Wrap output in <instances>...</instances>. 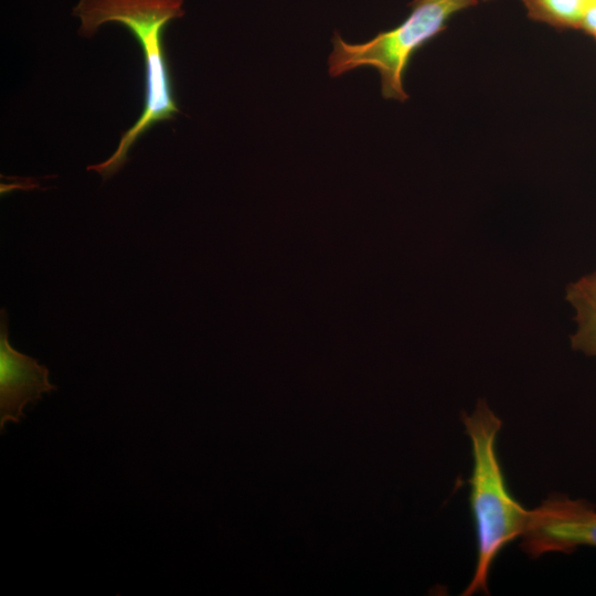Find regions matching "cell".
Listing matches in <instances>:
<instances>
[{"instance_id": "7a4b0ae2", "label": "cell", "mask_w": 596, "mask_h": 596, "mask_svg": "<svg viewBox=\"0 0 596 596\" xmlns=\"http://www.w3.org/2000/svg\"><path fill=\"white\" fill-rule=\"evenodd\" d=\"M462 424L470 438L472 471L469 479V502L477 535V563L472 578L461 595L488 594V576L499 553L522 536L526 510L509 491L497 454L501 419L486 400H478L470 414H462Z\"/></svg>"}, {"instance_id": "ba28073f", "label": "cell", "mask_w": 596, "mask_h": 596, "mask_svg": "<svg viewBox=\"0 0 596 596\" xmlns=\"http://www.w3.org/2000/svg\"><path fill=\"white\" fill-rule=\"evenodd\" d=\"M596 41V0H592L585 11L579 29Z\"/></svg>"}, {"instance_id": "8992f818", "label": "cell", "mask_w": 596, "mask_h": 596, "mask_svg": "<svg viewBox=\"0 0 596 596\" xmlns=\"http://www.w3.org/2000/svg\"><path fill=\"white\" fill-rule=\"evenodd\" d=\"M566 299L576 311L577 330L571 337L573 349L596 358V270L570 284Z\"/></svg>"}, {"instance_id": "6da1fadb", "label": "cell", "mask_w": 596, "mask_h": 596, "mask_svg": "<svg viewBox=\"0 0 596 596\" xmlns=\"http://www.w3.org/2000/svg\"><path fill=\"white\" fill-rule=\"evenodd\" d=\"M183 0H79L74 15L81 20L78 33L93 35L102 24L125 25L138 40L145 60V106L139 119L126 130L116 151L104 162L88 166L104 180L118 172L128 152L152 125L173 119L180 113L173 94L162 34L168 23L184 15Z\"/></svg>"}, {"instance_id": "9c48e42d", "label": "cell", "mask_w": 596, "mask_h": 596, "mask_svg": "<svg viewBox=\"0 0 596 596\" xmlns=\"http://www.w3.org/2000/svg\"><path fill=\"white\" fill-rule=\"evenodd\" d=\"M483 1H490V0H483Z\"/></svg>"}, {"instance_id": "277c9868", "label": "cell", "mask_w": 596, "mask_h": 596, "mask_svg": "<svg viewBox=\"0 0 596 596\" xmlns=\"http://www.w3.org/2000/svg\"><path fill=\"white\" fill-rule=\"evenodd\" d=\"M521 549L536 558L547 553L571 554L581 546L596 547V505L585 499L550 494L529 510Z\"/></svg>"}, {"instance_id": "3957f363", "label": "cell", "mask_w": 596, "mask_h": 596, "mask_svg": "<svg viewBox=\"0 0 596 596\" xmlns=\"http://www.w3.org/2000/svg\"><path fill=\"white\" fill-rule=\"evenodd\" d=\"M476 4L477 0H413L411 13L401 24L368 42L351 44L336 33L329 74L337 77L358 67H373L380 73L383 97L405 102L404 75L415 52L441 33L451 17Z\"/></svg>"}, {"instance_id": "5b68a950", "label": "cell", "mask_w": 596, "mask_h": 596, "mask_svg": "<svg viewBox=\"0 0 596 596\" xmlns=\"http://www.w3.org/2000/svg\"><path fill=\"white\" fill-rule=\"evenodd\" d=\"M56 390L49 381L45 365L12 348L8 340L6 309L0 316V427L8 422L18 423L23 408L36 403L43 393Z\"/></svg>"}, {"instance_id": "52a82bcc", "label": "cell", "mask_w": 596, "mask_h": 596, "mask_svg": "<svg viewBox=\"0 0 596 596\" xmlns=\"http://www.w3.org/2000/svg\"><path fill=\"white\" fill-rule=\"evenodd\" d=\"M528 17L558 30H578L592 0H520Z\"/></svg>"}]
</instances>
